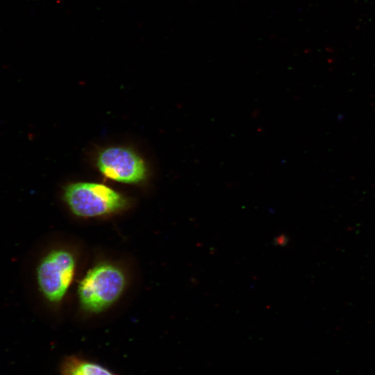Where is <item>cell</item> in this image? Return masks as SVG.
<instances>
[{
    "label": "cell",
    "mask_w": 375,
    "mask_h": 375,
    "mask_svg": "<svg viewBox=\"0 0 375 375\" xmlns=\"http://www.w3.org/2000/svg\"><path fill=\"white\" fill-rule=\"evenodd\" d=\"M64 198L72 212L83 217L106 215L122 209L126 204L121 194L97 183L69 184L65 188Z\"/></svg>",
    "instance_id": "cell-1"
},
{
    "label": "cell",
    "mask_w": 375,
    "mask_h": 375,
    "mask_svg": "<svg viewBox=\"0 0 375 375\" xmlns=\"http://www.w3.org/2000/svg\"><path fill=\"white\" fill-rule=\"evenodd\" d=\"M125 282V276L118 267L110 264L94 267L79 284L78 296L82 306L92 312H101L119 297Z\"/></svg>",
    "instance_id": "cell-2"
},
{
    "label": "cell",
    "mask_w": 375,
    "mask_h": 375,
    "mask_svg": "<svg viewBox=\"0 0 375 375\" xmlns=\"http://www.w3.org/2000/svg\"><path fill=\"white\" fill-rule=\"evenodd\" d=\"M72 254L63 249L49 252L38 265L36 279L40 291L51 303L62 300L74 274Z\"/></svg>",
    "instance_id": "cell-3"
},
{
    "label": "cell",
    "mask_w": 375,
    "mask_h": 375,
    "mask_svg": "<svg viewBox=\"0 0 375 375\" xmlns=\"http://www.w3.org/2000/svg\"><path fill=\"white\" fill-rule=\"evenodd\" d=\"M97 164L100 172L108 178L124 183H138L147 174L143 160L133 150L111 147L99 152Z\"/></svg>",
    "instance_id": "cell-4"
},
{
    "label": "cell",
    "mask_w": 375,
    "mask_h": 375,
    "mask_svg": "<svg viewBox=\"0 0 375 375\" xmlns=\"http://www.w3.org/2000/svg\"><path fill=\"white\" fill-rule=\"evenodd\" d=\"M60 375H118L97 361L83 356H66L59 366Z\"/></svg>",
    "instance_id": "cell-5"
}]
</instances>
